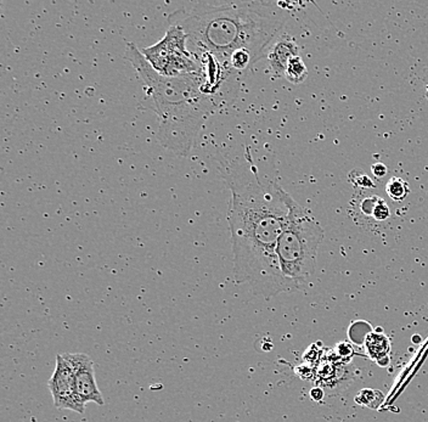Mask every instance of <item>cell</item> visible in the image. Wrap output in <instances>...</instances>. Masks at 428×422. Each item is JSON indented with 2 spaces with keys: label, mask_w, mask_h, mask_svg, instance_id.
<instances>
[{
  "label": "cell",
  "mask_w": 428,
  "mask_h": 422,
  "mask_svg": "<svg viewBox=\"0 0 428 422\" xmlns=\"http://www.w3.org/2000/svg\"><path fill=\"white\" fill-rule=\"evenodd\" d=\"M246 157L247 168H229L223 175L230 190L228 221L234 278L258 296L270 299L291 291L277 258V243L289 219L287 193L259 177L249 150Z\"/></svg>",
  "instance_id": "obj_1"
},
{
  "label": "cell",
  "mask_w": 428,
  "mask_h": 422,
  "mask_svg": "<svg viewBox=\"0 0 428 422\" xmlns=\"http://www.w3.org/2000/svg\"><path fill=\"white\" fill-rule=\"evenodd\" d=\"M125 56L143 82L146 99L160 118L158 142L177 156H188L206 121L237 97L242 74L213 56L203 57L200 72L179 77L157 74L134 43L127 44Z\"/></svg>",
  "instance_id": "obj_2"
},
{
  "label": "cell",
  "mask_w": 428,
  "mask_h": 422,
  "mask_svg": "<svg viewBox=\"0 0 428 422\" xmlns=\"http://www.w3.org/2000/svg\"><path fill=\"white\" fill-rule=\"evenodd\" d=\"M282 10L279 3L268 1L198 3L190 10H175L168 23L184 31L195 54H209L230 66L236 51H249L257 62L267 57L285 25Z\"/></svg>",
  "instance_id": "obj_3"
},
{
  "label": "cell",
  "mask_w": 428,
  "mask_h": 422,
  "mask_svg": "<svg viewBox=\"0 0 428 422\" xmlns=\"http://www.w3.org/2000/svg\"><path fill=\"white\" fill-rule=\"evenodd\" d=\"M289 219L277 243L281 273L291 291L304 290L315 271L319 246L325 233L312 213L287 193Z\"/></svg>",
  "instance_id": "obj_4"
},
{
  "label": "cell",
  "mask_w": 428,
  "mask_h": 422,
  "mask_svg": "<svg viewBox=\"0 0 428 422\" xmlns=\"http://www.w3.org/2000/svg\"><path fill=\"white\" fill-rule=\"evenodd\" d=\"M186 43L188 36L184 31L177 25H170L161 41L141 51L157 74L179 77L200 72L203 67L200 56L189 50Z\"/></svg>",
  "instance_id": "obj_5"
},
{
  "label": "cell",
  "mask_w": 428,
  "mask_h": 422,
  "mask_svg": "<svg viewBox=\"0 0 428 422\" xmlns=\"http://www.w3.org/2000/svg\"><path fill=\"white\" fill-rule=\"evenodd\" d=\"M48 387L55 408L66 409L78 414L85 411V403L81 400L76 387L74 369L62 354L56 355L55 370L48 382Z\"/></svg>",
  "instance_id": "obj_6"
},
{
  "label": "cell",
  "mask_w": 428,
  "mask_h": 422,
  "mask_svg": "<svg viewBox=\"0 0 428 422\" xmlns=\"http://www.w3.org/2000/svg\"><path fill=\"white\" fill-rule=\"evenodd\" d=\"M62 355L74 369L76 387L81 400L85 404L104 405L105 400L97 387L92 358L83 353H64Z\"/></svg>",
  "instance_id": "obj_7"
},
{
  "label": "cell",
  "mask_w": 428,
  "mask_h": 422,
  "mask_svg": "<svg viewBox=\"0 0 428 422\" xmlns=\"http://www.w3.org/2000/svg\"><path fill=\"white\" fill-rule=\"evenodd\" d=\"M300 55V46L295 38L281 33L280 36L272 41L267 53L268 64L272 71L274 79L285 77L286 69L291 59Z\"/></svg>",
  "instance_id": "obj_8"
},
{
  "label": "cell",
  "mask_w": 428,
  "mask_h": 422,
  "mask_svg": "<svg viewBox=\"0 0 428 422\" xmlns=\"http://www.w3.org/2000/svg\"><path fill=\"white\" fill-rule=\"evenodd\" d=\"M285 77L292 84H302L308 79V69L300 55L291 59L286 69Z\"/></svg>",
  "instance_id": "obj_9"
},
{
  "label": "cell",
  "mask_w": 428,
  "mask_h": 422,
  "mask_svg": "<svg viewBox=\"0 0 428 422\" xmlns=\"http://www.w3.org/2000/svg\"><path fill=\"white\" fill-rule=\"evenodd\" d=\"M386 193L388 198L394 202L404 201L411 193L409 184L399 177H393L386 184Z\"/></svg>",
  "instance_id": "obj_10"
},
{
  "label": "cell",
  "mask_w": 428,
  "mask_h": 422,
  "mask_svg": "<svg viewBox=\"0 0 428 422\" xmlns=\"http://www.w3.org/2000/svg\"><path fill=\"white\" fill-rule=\"evenodd\" d=\"M348 180L350 184H353L354 186L361 189H375L376 183L368 177L364 170H353L348 175Z\"/></svg>",
  "instance_id": "obj_11"
},
{
  "label": "cell",
  "mask_w": 428,
  "mask_h": 422,
  "mask_svg": "<svg viewBox=\"0 0 428 422\" xmlns=\"http://www.w3.org/2000/svg\"><path fill=\"white\" fill-rule=\"evenodd\" d=\"M378 201H380V196H378V195L365 198L363 201L360 202L359 205V210L360 212H361V215H364L365 217L373 218V212H375V208L378 206Z\"/></svg>",
  "instance_id": "obj_12"
},
{
  "label": "cell",
  "mask_w": 428,
  "mask_h": 422,
  "mask_svg": "<svg viewBox=\"0 0 428 422\" xmlns=\"http://www.w3.org/2000/svg\"><path fill=\"white\" fill-rule=\"evenodd\" d=\"M389 217H391V210H389V207H388L387 202L385 201L382 198H380L378 206H376L375 212H373V219L376 222H385L387 221Z\"/></svg>",
  "instance_id": "obj_13"
},
{
  "label": "cell",
  "mask_w": 428,
  "mask_h": 422,
  "mask_svg": "<svg viewBox=\"0 0 428 422\" xmlns=\"http://www.w3.org/2000/svg\"><path fill=\"white\" fill-rule=\"evenodd\" d=\"M371 172H373V177L378 178V179H382L386 177L388 173V167H387L382 162H376L371 165Z\"/></svg>",
  "instance_id": "obj_14"
},
{
  "label": "cell",
  "mask_w": 428,
  "mask_h": 422,
  "mask_svg": "<svg viewBox=\"0 0 428 422\" xmlns=\"http://www.w3.org/2000/svg\"><path fill=\"white\" fill-rule=\"evenodd\" d=\"M424 95L428 101V79H424Z\"/></svg>",
  "instance_id": "obj_15"
},
{
  "label": "cell",
  "mask_w": 428,
  "mask_h": 422,
  "mask_svg": "<svg viewBox=\"0 0 428 422\" xmlns=\"http://www.w3.org/2000/svg\"><path fill=\"white\" fill-rule=\"evenodd\" d=\"M424 79H428V72L426 74V76H424Z\"/></svg>",
  "instance_id": "obj_16"
}]
</instances>
